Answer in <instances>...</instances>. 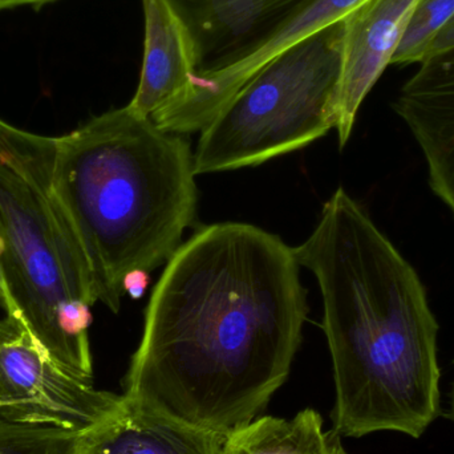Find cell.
I'll return each mask as SVG.
<instances>
[{
  "mask_svg": "<svg viewBox=\"0 0 454 454\" xmlns=\"http://www.w3.org/2000/svg\"><path fill=\"white\" fill-rule=\"evenodd\" d=\"M294 248L223 223L169 259L124 379L128 402L227 436L263 412L290 375L307 293Z\"/></svg>",
  "mask_w": 454,
  "mask_h": 454,
  "instance_id": "cell-1",
  "label": "cell"
},
{
  "mask_svg": "<svg viewBox=\"0 0 454 454\" xmlns=\"http://www.w3.org/2000/svg\"><path fill=\"white\" fill-rule=\"evenodd\" d=\"M322 293L335 381L333 431L420 439L442 415L437 333L412 264L339 188L317 229L294 248Z\"/></svg>",
  "mask_w": 454,
  "mask_h": 454,
  "instance_id": "cell-2",
  "label": "cell"
},
{
  "mask_svg": "<svg viewBox=\"0 0 454 454\" xmlns=\"http://www.w3.org/2000/svg\"><path fill=\"white\" fill-rule=\"evenodd\" d=\"M185 135L129 108L56 137L53 191L82 246L98 301L117 314L128 280L167 264L197 218Z\"/></svg>",
  "mask_w": 454,
  "mask_h": 454,
  "instance_id": "cell-3",
  "label": "cell"
},
{
  "mask_svg": "<svg viewBox=\"0 0 454 454\" xmlns=\"http://www.w3.org/2000/svg\"><path fill=\"white\" fill-rule=\"evenodd\" d=\"M56 137L0 119V230L8 317L59 365L93 380L90 309L98 301L82 246L53 191Z\"/></svg>",
  "mask_w": 454,
  "mask_h": 454,
  "instance_id": "cell-4",
  "label": "cell"
},
{
  "mask_svg": "<svg viewBox=\"0 0 454 454\" xmlns=\"http://www.w3.org/2000/svg\"><path fill=\"white\" fill-rule=\"evenodd\" d=\"M343 20L267 64L201 130L196 175L256 167L338 125Z\"/></svg>",
  "mask_w": 454,
  "mask_h": 454,
  "instance_id": "cell-5",
  "label": "cell"
},
{
  "mask_svg": "<svg viewBox=\"0 0 454 454\" xmlns=\"http://www.w3.org/2000/svg\"><path fill=\"white\" fill-rule=\"evenodd\" d=\"M367 0H301L261 36L201 67L191 93L152 121L170 133L201 132L267 64L286 51L343 20Z\"/></svg>",
  "mask_w": 454,
  "mask_h": 454,
  "instance_id": "cell-6",
  "label": "cell"
},
{
  "mask_svg": "<svg viewBox=\"0 0 454 454\" xmlns=\"http://www.w3.org/2000/svg\"><path fill=\"white\" fill-rule=\"evenodd\" d=\"M125 403L124 395L96 389L64 370L20 320H0V405H31L90 432Z\"/></svg>",
  "mask_w": 454,
  "mask_h": 454,
  "instance_id": "cell-7",
  "label": "cell"
},
{
  "mask_svg": "<svg viewBox=\"0 0 454 454\" xmlns=\"http://www.w3.org/2000/svg\"><path fill=\"white\" fill-rule=\"evenodd\" d=\"M420 0H367L343 19L338 88L339 145L351 137L357 112L399 47Z\"/></svg>",
  "mask_w": 454,
  "mask_h": 454,
  "instance_id": "cell-8",
  "label": "cell"
},
{
  "mask_svg": "<svg viewBox=\"0 0 454 454\" xmlns=\"http://www.w3.org/2000/svg\"><path fill=\"white\" fill-rule=\"evenodd\" d=\"M392 108L426 157L429 186L454 217V45L421 61Z\"/></svg>",
  "mask_w": 454,
  "mask_h": 454,
  "instance_id": "cell-9",
  "label": "cell"
},
{
  "mask_svg": "<svg viewBox=\"0 0 454 454\" xmlns=\"http://www.w3.org/2000/svg\"><path fill=\"white\" fill-rule=\"evenodd\" d=\"M144 59L140 82L128 108L152 119L185 100L202 67L201 51L176 0H141Z\"/></svg>",
  "mask_w": 454,
  "mask_h": 454,
  "instance_id": "cell-10",
  "label": "cell"
},
{
  "mask_svg": "<svg viewBox=\"0 0 454 454\" xmlns=\"http://www.w3.org/2000/svg\"><path fill=\"white\" fill-rule=\"evenodd\" d=\"M225 439L127 400L116 416L85 434L80 454H221Z\"/></svg>",
  "mask_w": 454,
  "mask_h": 454,
  "instance_id": "cell-11",
  "label": "cell"
},
{
  "mask_svg": "<svg viewBox=\"0 0 454 454\" xmlns=\"http://www.w3.org/2000/svg\"><path fill=\"white\" fill-rule=\"evenodd\" d=\"M301 0H176L199 43L215 60L261 36ZM213 60V61H215Z\"/></svg>",
  "mask_w": 454,
  "mask_h": 454,
  "instance_id": "cell-12",
  "label": "cell"
},
{
  "mask_svg": "<svg viewBox=\"0 0 454 454\" xmlns=\"http://www.w3.org/2000/svg\"><path fill=\"white\" fill-rule=\"evenodd\" d=\"M221 454H347L340 436L325 431L319 412L307 408L293 419L262 416L227 434Z\"/></svg>",
  "mask_w": 454,
  "mask_h": 454,
  "instance_id": "cell-13",
  "label": "cell"
},
{
  "mask_svg": "<svg viewBox=\"0 0 454 454\" xmlns=\"http://www.w3.org/2000/svg\"><path fill=\"white\" fill-rule=\"evenodd\" d=\"M87 434L31 405H0V454H76Z\"/></svg>",
  "mask_w": 454,
  "mask_h": 454,
  "instance_id": "cell-14",
  "label": "cell"
},
{
  "mask_svg": "<svg viewBox=\"0 0 454 454\" xmlns=\"http://www.w3.org/2000/svg\"><path fill=\"white\" fill-rule=\"evenodd\" d=\"M454 18V0H420L392 58L395 66L426 60L434 39Z\"/></svg>",
  "mask_w": 454,
  "mask_h": 454,
  "instance_id": "cell-15",
  "label": "cell"
},
{
  "mask_svg": "<svg viewBox=\"0 0 454 454\" xmlns=\"http://www.w3.org/2000/svg\"><path fill=\"white\" fill-rule=\"evenodd\" d=\"M452 45H454V18L442 28L439 36L434 39L431 51H429V55L447 50V48L452 47ZM428 56H427V58H428Z\"/></svg>",
  "mask_w": 454,
  "mask_h": 454,
  "instance_id": "cell-16",
  "label": "cell"
},
{
  "mask_svg": "<svg viewBox=\"0 0 454 454\" xmlns=\"http://www.w3.org/2000/svg\"><path fill=\"white\" fill-rule=\"evenodd\" d=\"M56 2V0H0V11L12 10L23 5H34V7H42L48 3Z\"/></svg>",
  "mask_w": 454,
  "mask_h": 454,
  "instance_id": "cell-17",
  "label": "cell"
},
{
  "mask_svg": "<svg viewBox=\"0 0 454 454\" xmlns=\"http://www.w3.org/2000/svg\"><path fill=\"white\" fill-rule=\"evenodd\" d=\"M2 256H3V237L2 230H0V307L7 312L8 298L7 291H5L4 279H3L2 272Z\"/></svg>",
  "mask_w": 454,
  "mask_h": 454,
  "instance_id": "cell-18",
  "label": "cell"
},
{
  "mask_svg": "<svg viewBox=\"0 0 454 454\" xmlns=\"http://www.w3.org/2000/svg\"><path fill=\"white\" fill-rule=\"evenodd\" d=\"M448 419L454 423V381L452 386V391H450V412H448Z\"/></svg>",
  "mask_w": 454,
  "mask_h": 454,
  "instance_id": "cell-19",
  "label": "cell"
},
{
  "mask_svg": "<svg viewBox=\"0 0 454 454\" xmlns=\"http://www.w3.org/2000/svg\"><path fill=\"white\" fill-rule=\"evenodd\" d=\"M76 454H80V450H79V452H77Z\"/></svg>",
  "mask_w": 454,
  "mask_h": 454,
  "instance_id": "cell-20",
  "label": "cell"
}]
</instances>
